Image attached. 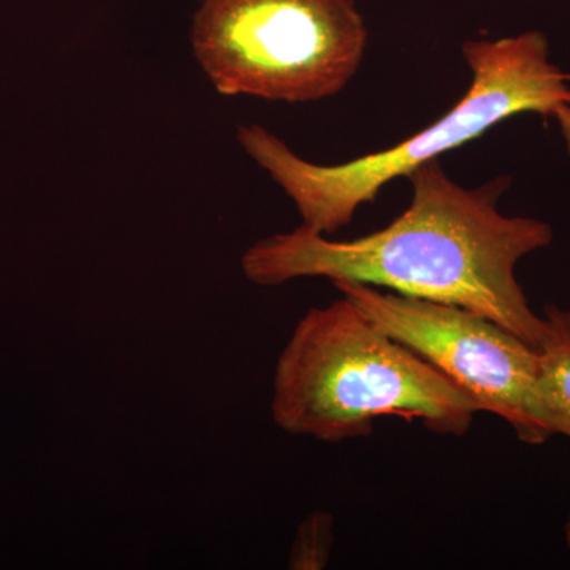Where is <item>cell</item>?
<instances>
[{"mask_svg": "<svg viewBox=\"0 0 570 570\" xmlns=\"http://www.w3.org/2000/svg\"><path fill=\"white\" fill-rule=\"evenodd\" d=\"M407 178L412 204L387 227L351 242H335L305 225L261 239L242 258L247 281L276 287L326 277L390 288L478 313L539 351L547 321L531 309L515 268L524 255L551 245L550 225L499 212L509 178L466 189L438 160Z\"/></svg>", "mask_w": 570, "mask_h": 570, "instance_id": "6da1fadb", "label": "cell"}, {"mask_svg": "<svg viewBox=\"0 0 570 570\" xmlns=\"http://www.w3.org/2000/svg\"><path fill=\"white\" fill-rule=\"evenodd\" d=\"M479 404L346 296L313 307L276 362L272 417L284 433L337 444L373 434L374 420H419L463 438Z\"/></svg>", "mask_w": 570, "mask_h": 570, "instance_id": "7a4b0ae2", "label": "cell"}, {"mask_svg": "<svg viewBox=\"0 0 570 570\" xmlns=\"http://www.w3.org/2000/svg\"><path fill=\"white\" fill-rule=\"evenodd\" d=\"M463 58L472 71L463 99L426 129L384 151L340 165L307 163L257 124L239 126V145L294 202L305 227L325 236L336 234L393 179L411 175L521 112L554 118L570 105L568 75L550 61L549 40L542 32L468 40Z\"/></svg>", "mask_w": 570, "mask_h": 570, "instance_id": "3957f363", "label": "cell"}, {"mask_svg": "<svg viewBox=\"0 0 570 570\" xmlns=\"http://www.w3.org/2000/svg\"><path fill=\"white\" fill-rule=\"evenodd\" d=\"M190 41L223 96L307 104L355 77L367 28L355 0H204Z\"/></svg>", "mask_w": 570, "mask_h": 570, "instance_id": "277c9868", "label": "cell"}, {"mask_svg": "<svg viewBox=\"0 0 570 570\" xmlns=\"http://www.w3.org/2000/svg\"><path fill=\"white\" fill-rule=\"evenodd\" d=\"M333 285L379 328L455 382L482 412L505 420L524 444L558 434L540 385V354L527 341L464 307L373 285Z\"/></svg>", "mask_w": 570, "mask_h": 570, "instance_id": "5b68a950", "label": "cell"}, {"mask_svg": "<svg viewBox=\"0 0 570 570\" xmlns=\"http://www.w3.org/2000/svg\"><path fill=\"white\" fill-rule=\"evenodd\" d=\"M547 335L540 354V385L558 434L570 439V311L546 307ZM570 538V515H569Z\"/></svg>", "mask_w": 570, "mask_h": 570, "instance_id": "8992f818", "label": "cell"}, {"mask_svg": "<svg viewBox=\"0 0 570 570\" xmlns=\"http://www.w3.org/2000/svg\"><path fill=\"white\" fill-rule=\"evenodd\" d=\"M333 543V519L330 513L314 512L296 532L288 568L313 570L325 568Z\"/></svg>", "mask_w": 570, "mask_h": 570, "instance_id": "52a82bcc", "label": "cell"}, {"mask_svg": "<svg viewBox=\"0 0 570 570\" xmlns=\"http://www.w3.org/2000/svg\"><path fill=\"white\" fill-rule=\"evenodd\" d=\"M554 118H557L558 124H560L561 134L562 137H564L570 154V105L561 107L557 115H554Z\"/></svg>", "mask_w": 570, "mask_h": 570, "instance_id": "ba28073f", "label": "cell"}, {"mask_svg": "<svg viewBox=\"0 0 570 570\" xmlns=\"http://www.w3.org/2000/svg\"><path fill=\"white\" fill-rule=\"evenodd\" d=\"M568 81H570V75H568Z\"/></svg>", "mask_w": 570, "mask_h": 570, "instance_id": "9c48e42d", "label": "cell"}]
</instances>
